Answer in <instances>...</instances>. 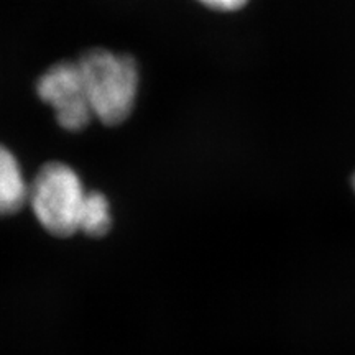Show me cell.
I'll return each instance as SVG.
<instances>
[{"mask_svg": "<svg viewBox=\"0 0 355 355\" xmlns=\"http://www.w3.org/2000/svg\"><path fill=\"white\" fill-rule=\"evenodd\" d=\"M28 186L15 155L0 144V216L19 212L28 202Z\"/></svg>", "mask_w": 355, "mask_h": 355, "instance_id": "obj_4", "label": "cell"}, {"mask_svg": "<svg viewBox=\"0 0 355 355\" xmlns=\"http://www.w3.org/2000/svg\"><path fill=\"white\" fill-rule=\"evenodd\" d=\"M354 188H355V178H354Z\"/></svg>", "mask_w": 355, "mask_h": 355, "instance_id": "obj_7", "label": "cell"}, {"mask_svg": "<svg viewBox=\"0 0 355 355\" xmlns=\"http://www.w3.org/2000/svg\"><path fill=\"white\" fill-rule=\"evenodd\" d=\"M37 92L55 109L56 121L64 130L78 132L94 119L78 61L51 66L38 79Z\"/></svg>", "mask_w": 355, "mask_h": 355, "instance_id": "obj_3", "label": "cell"}, {"mask_svg": "<svg viewBox=\"0 0 355 355\" xmlns=\"http://www.w3.org/2000/svg\"><path fill=\"white\" fill-rule=\"evenodd\" d=\"M89 193L68 165L46 163L28 186V204L40 224L58 237L81 232Z\"/></svg>", "mask_w": 355, "mask_h": 355, "instance_id": "obj_2", "label": "cell"}, {"mask_svg": "<svg viewBox=\"0 0 355 355\" xmlns=\"http://www.w3.org/2000/svg\"><path fill=\"white\" fill-rule=\"evenodd\" d=\"M199 2L207 6L209 8H214V10H224V12H230V10H237L245 6L248 0H199Z\"/></svg>", "mask_w": 355, "mask_h": 355, "instance_id": "obj_6", "label": "cell"}, {"mask_svg": "<svg viewBox=\"0 0 355 355\" xmlns=\"http://www.w3.org/2000/svg\"><path fill=\"white\" fill-rule=\"evenodd\" d=\"M94 119L119 125L132 114L139 94V68L133 58L91 50L78 60Z\"/></svg>", "mask_w": 355, "mask_h": 355, "instance_id": "obj_1", "label": "cell"}, {"mask_svg": "<svg viewBox=\"0 0 355 355\" xmlns=\"http://www.w3.org/2000/svg\"><path fill=\"white\" fill-rule=\"evenodd\" d=\"M110 224H112V217H110L107 198L104 194L97 193V191H91L81 232L92 235V237H101L110 229Z\"/></svg>", "mask_w": 355, "mask_h": 355, "instance_id": "obj_5", "label": "cell"}]
</instances>
